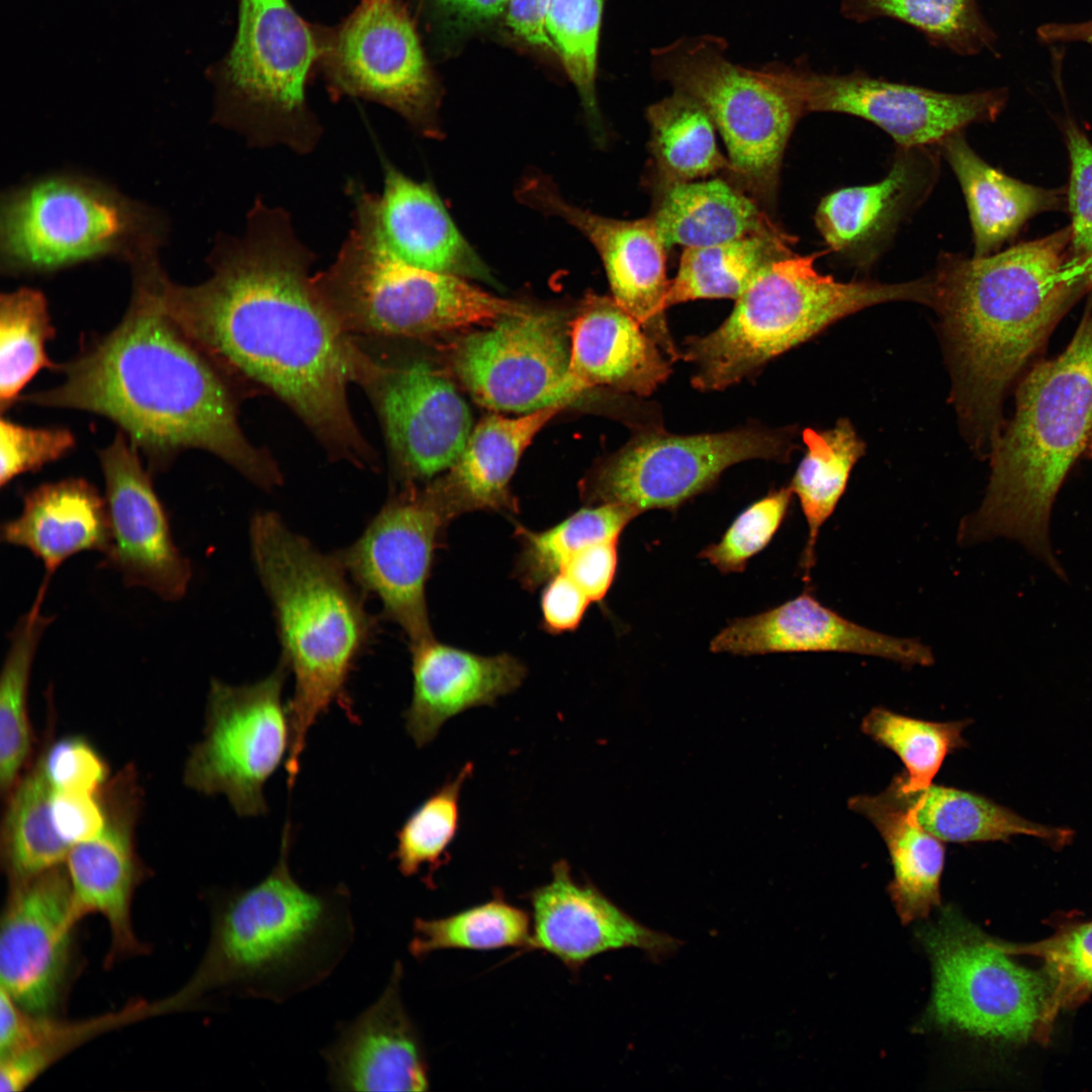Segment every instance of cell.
Here are the masks:
<instances>
[{
	"mask_svg": "<svg viewBox=\"0 0 1092 1092\" xmlns=\"http://www.w3.org/2000/svg\"><path fill=\"white\" fill-rule=\"evenodd\" d=\"M790 87L808 112L863 118L889 133L904 150L941 143L974 122L994 120L1007 99L1003 89L946 93L875 78L855 69L818 73L804 59L787 65Z\"/></svg>",
	"mask_w": 1092,
	"mask_h": 1092,
	"instance_id": "18",
	"label": "cell"
},
{
	"mask_svg": "<svg viewBox=\"0 0 1092 1092\" xmlns=\"http://www.w3.org/2000/svg\"><path fill=\"white\" fill-rule=\"evenodd\" d=\"M922 179L917 161L905 154L879 182L826 195L816 210V226L836 253L874 255L913 202Z\"/></svg>",
	"mask_w": 1092,
	"mask_h": 1092,
	"instance_id": "34",
	"label": "cell"
},
{
	"mask_svg": "<svg viewBox=\"0 0 1092 1092\" xmlns=\"http://www.w3.org/2000/svg\"><path fill=\"white\" fill-rule=\"evenodd\" d=\"M211 275L195 285L164 272L168 315L229 379L253 381L287 404L328 454L359 468L377 466L348 401L376 366L340 324L312 282L314 254L290 214L260 198L243 234L219 237Z\"/></svg>",
	"mask_w": 1092,
	"mask_h": 1092,
	"instance_id": "1",
	"label": "cell"
},
{
	"mask_svg": "<svg viewBox=\"0 0 1092 1092\" xmlns=\"http://www.w3.org/2000/svg\"><path fill=\"white\" fill-rule=\"evenodd\" d=\"M567 405L482 419L448 472L430 484L452 520L472 511L518 513L510 482L521 456L538 432Z\"/></svg>",
	"mask_w": 1092,
	"mask_h": 1092,
	"instance_id": "30",
	"label": "cell"
},
{
	"mask_svg": "<svg viewBox=\"0 0 1092 1092\" xmlns=\"http://www.w3.org/2000/svg\"><path fill=\"white\" fill-rule=\"evenodd\" d=\"M791 254L765 267L713 332L682 343L701 391L722 390L750 377L772 358L811 339L836 321L889 301L928 304L927 277L903 283L839 282L814 267L816 257Z\"/></svg>",
	"mask_w": 1092,
	"mask_h": 1092,
	"instance_id": "7",
	"label": "cell"
},
{
	"mask_svg": "<svg viewBox=\"0 0 1092 1092\" xmlns=\"http://www.w3.org/2000/svg\"><path fill=\"white\" fill-rule=\"evenodd\" d=\"M713 652H843L877 656L903 665L928 666L931 649L916 639L871 630L823 606L810 592L763 613L737 618L710 643Z\"/></svg>",
	"mask_w": 1092,
	"mask_h": 1092,
	"instance_id": "27",
	"label": "cell"
},
{
	"mask_svg": "<svg viewBox=\"0 0 1092 1092\" xmlns=\"http://www.w3.org/2000/svg\"><path fill=\"white\" fill-rule=\"evenodd\" d=\"M570 334L561 317L528 310L502 317L460 339L453 370L471 397L496 413L528 414L571 403Z\"/></svg>",
	"mask_w": 1092,
	"mask_h": 1092,
	"instance_id": "17",
	"label": "cell"
},
{
	"mask_svg": "<svg viewBox=\"0 0 1092 1092\" xmlns=\"http://www.w3.org/2000/svg\"><path fill=\"white\" fill-rule=\"evenodd\" d=\"M312 282L354 337L420 339L530 310L463 277L398 262L355 226L334 263Z\"/></svg>",
	"mask_w": 1092,
	"mask_h": 1092,
	"instance_id": "11",
	"label": "cell"
},
{
	"mask_svg": "<svg viewBox=\"0 0 1092 1092\" xmlns=\"http://www.w3.org/2000/svg\"><path fill=\"white\" fill-rule=\"evenodd\" d=\"M640 514L625 505L602 504L582 508L543 531L517 524L514 536L519 552L514 576L526 590H536L561 572L581 549L619 541L626 526Z\"/></svg>",
	"mask_w": 1092,
	"mask_h": 1092,
	"instance_id": "42",
	"label": "cell"
},
{
	"mask_svg": "<svg viewBox=\"0 0 1092 1092\" xmlns=\"http://www.w3.org/2000/svg\"><path fill=\"white\" fill-rule=\"evenodd\" d=\"M569 377L576 391L608 386L648 396L672 362L614 298L589 294L571 323Z\"/></svg>",
	"mask_w": 1092,
	"mask_h": 1092,
	"instance_id": "29",
	"label": "cell"
},
{
	"mask_svg": "<svg viewBox=\"0 0 1092 1092\" xmlns=\"http://www.w3.org/2000/svg\"><path fill=\"white\" fill-rule=\"evenodd\" d=\"M649 217L665 246L708 247L786 234L738 185L722 179L656 182Z\"/></svg>",
	"mask_w": 1092,
	"mask_h": 1092,
	"instance_id": "32",
	"label": "cell"
},
{
	"mask_svg": "<svg viewBox=\"0 0 1092 1092\" xmlns=\"http://www.w3.org/2000/svg\"><path fill=\"white\" fill-rule=\"evenodd\" d=\"M793 494L791 486L782 487L749 506L736 517L720 541L704 548L699 557L722 573L742 572L748 560L778 532Z\"/></svg>",
	"mask_w": 1092,
	"mask_h": 1092,
	"instance_id": "50",
	"label": "cell"
},
{
	"mask_svg": "<svg viewBox=\"0 0 1092 1092\" xmlns=\"http://www.w3.org/2000/svg\"><path fill=\"white\" fill-rule=\"evenodd\" d=\"M133 288L121 322L72 360L62 380L21 396L25 403L103 416L162 470L179 453H211L270 490L282 473L239 424L228 378L165 311L158 254L131 264Z\"/></svg>",
	"mask_w": 1092,
	"mask_h": 1092,
	"instance_id": "2",
	"label": "cell"
},
{
	"mask_svg": "<svg viewBox=\"0 0 1092 1092\" xmlns=\"http://www.w3.org/2000/svg\"><path fill=\"white\" fill-rule=\"evenodd\" d=\"M970 723L925 721L879 707L866 715L860 728L904 763L906 771L893 781L904 790H918L932 784L948 753L968 745L963 731Z\"/></svg>",
	"mask_w": 1092,
	"mask_h": 1092,
	"instance_id": "46",
	"label": "cell"
},
{
	"mask_svg": "<svg viewBox=\"0 0 1092 1092\" xmlns=\"http://www.w3.org/2000/svg\"><path fill=\"white\" fill-rule=\"evenodd\" d=\"M656 182H690L733 166L719 151L715 125L693 98L673 91L646 110Z\"/></svg>",
	"mask_w": 1092,
	"mask_h": 1092,
	"instance_id": "39",
	"label": "cell"
},
{
	"mask_svg": "<svg viewBox=\"0 0 1092 1092\" xmlns=\"http://www.w3.org/2000/svg\"><path fill=\"white\" fill-rule=\"evenodd\" d=\"M452 521L430 484L407 485L353 544L335 553L361 592L380 601L411 646L434 637L426 589Z\"/></svg>",
	"mask_w": 1092,
	"mask_h": 1092,
	"instance_id": "16",
	"label": "cell"
},
{
	"mask_svg": "<svg viewBox=\"0 0 1092 1092\" xmlns=\"http://www.w3.org/2000/svg\"><path fill=\"white\" fill-rule=\"evenodd\" d=\"M551 2L552 0H509L508 26L527 43L554 51L546 30Z\"/></svg>",
	"mask_w": 1092,
	"mask_h": 1092,
	"instance_id": "57",
	"label": "cell"
},
{
	"mask_svg": "<svg viewBox=\"0 0 1092 1092\" xmlns=\"http://www.w3.org/2000/svg\"><path fill=\"white\" fill-rule=\"evenodd\" d=\"M839 11L858 24L897 20L923 34L932 48L960 57L993 50L997 40L977 0H840Z\"/></svg>",
	"mask_w": 1092,
	"mask_h": 1092,
	"instance_id": "43",
	"label": "cell"
},
{
	"mask_svg": "<svg viewBox=\"0 0 1092 1092\" xmlns=\"http://www.w3.org/2000/svg\"><path fill=\"white\" fill-rule=\"evenodd\" d=\"M1 920V988L25 1011L50 1016L68 978L79 922L65 866L10 883Z\"/></svg>",
	"mask_w": 1092,
	"mask_h": 1092,
	"instance_id": "20",
	"label": "cell"
},
{
	"mask_svg": "<svg viewBox=\"0 0 1092 1092\" xmlns=\"http://www.w3.org/2000/svg\"><path fill=\"white\" fill-rule=\"evenodd\" d=\"M353 225L405 265L460 277L486 278L484 265L458 231L442 200L385 164L380 195L353 187Z\"/></svg>",
	"mask_w": 1092,
	"mask_h": 1092,
	"instance_id": "23",
	"label": "cell"
},
{
	"mask_svg": "<svg viewBox=\"0 0 1092 1092\" xmlns=\"http://www.w3.org/2000/svg\"><path fill=\"white\" fill-rule=\"evenodd\" d=\"M1070 228L1003 252L945 255L932 275L963 433L989 457L1010 386L1078 297L1090 288L1067 259Z\"/></svg>",
	"mask_w": 1092,
	"mask_h": 1092,
	"instance_id": "3",
	"label": "cell"
},
{
	"mask_svg": "<svg viewBox=\"0 0 1092 1092\" xmlns=\"http://www.w3.org/2000/svg\"><path fill=\"white\" fill-rule=\"evenodd\" d=\"M323 70L335 96L385 105L436 135L437 88L402 0H362L331 32L320 33Z\"/></svg>",
	"mask_w": 1092,
	"mask_h": 1092,
	"instance_id": "15",
	"label": "cell"
},
{
	"mask_svg": "<svg viewBox=\"0 0 1092 1092\" xmlns=\"http://www.w3.org/2000/svg\"><path fill=\"white\" fill-rule=\"evenodd\" d=\"M968 206L974 257L992 254L1033 215L1053 208L1058 193L1023 183L993 168L968 145L961 131L941 142Z\"/></svg>",
	"mask_w": 1092,
	"mask_h": 1092,
	"instance_id": "35",
	"label": "cell"
},
{
	"mask_svg": "<svg viewBox=\"0 0 1092 1092\" xmlns=\"http://www.w3.org/2000/svg\"><path fill=\"white\" fill-rule=\"evenodd\" d=\"M36 762L55 791L96 794L108 782L105 760L81 736H65L51 743Z\"/></svg>",
	"mask_w": 1092,
	"mask_h": 1092,
	"instance_id": "52",
	"label": "cell"
},
{
	"mask_svg": "<svg viewBox=\"0 0 1092 1092\" xmlns=\"http://www.w3.org/2000/svg\"><path fill=\"white\" fill-rule=\"evenodd\" d=\"M532 939L529 914L496 892L480 905L451 916L414 921L408 950L422 959L440 949L490 950L504 947L530 949Z\"/></svg>",
	"mask_w": 1092,
	"mask_h": 1092,
	"instance_id": "45",
	"label": "cell"
},
{
	"mask_svg": "<svg viewBox=\"0 0 1092 1092\" xmlns=\"http://www.w3.org/2000/svg\"><path fill=\"white\" fill-rule=\"evenodd\" d=\"M287 671L280 659L269 675L253 684L211 680L202 737L184 766L187 787L224 796L242 817L267 812L264 786L290 744L288 707L282 697Z\"/></svg>",
	"mask_w": 1092,
	"mask_h": 1092,
	"instance_id": "14",
	"label": "cell"
},
{
	"mask_svg": "<svg viewBox=\"0 0 1092 1092\" xmlns=\"http://www.w3.org/2000/svg\"><path fill=\"white\" fill-rule=\"evenodd\" d=\"M1077 267H1079V271L1088 279V281L1092 285V256L1077 263Z\"/></svg>",
	"mask_w": 1092,
	"mask_h": 1092,
	"instance_id": "60",
	"label": "cell"
},
{
	"mask_svg": "<svg viewBox=\"0 0 1092 1092\" xmlns=\"http://www.w3.org/2000/svg\"><path fill=\"white\" fill-rule=\"evenodd\" d=\"M794 238L749 236L726 243L686 248L670 281L665 306L702 298L736 300L774 261L793 254Z\"/></svg>",
	"mask_w": 1092,
	"mask_h": 1092,
	"instance_id": "37",
	"label": "cell"
},
{
	"mask_svg": "<svg viewBox=\"0 0 1092 1092\" xmlns=\"http://www.w3.org/2000/svg\"><path fill=\"white\" fill-rule=\"evenodd\" d=\"M1071 173L1069 183V208L1072 263H1079L1092 256V143L1077 126L1067 129Z\"/></svg>",
	"mask_w": 1092,
	"mask_h": 1092,
	"instance_id": "53",
	"label": "cell"
},
{
	"mask_svg": "<svg viewBox=\"0 0 1092 1092\" xmlns=\"http://www.w3.org/2000/svg\"><path fill=\"white\" fill-rule=\"evenodd\" d=\"M528 897L533 910L530 949L554 956L572 972L605 951L631 947L662 960L680 944L635 920L592 884L577 883L563 859L553 864L550 882Z\"/></svg>",
	"mask_w": 1092,
	"mask_h": 1092,
	"instance_id": "24",
	"label": "cell"
},
{
	"mask_svg": "<svg viewBox=\"0 0 1092 1092\" xmlns=\"http://www.w3.org/2000/svg\"><path fill=\"white\" fill-rule=\"evenodd\" d=\"M605 0H552L547 34L588 116L600 123L596 95L598 54Z\"/></svg>",
	"mask_w": 1092,
	"mask_h": 1092,
	"instance_id": "48",
	"label": "cell"
},
{
	"mask_svg": "<svg viewBox=\"0 0 1092 1092\" xmlns=\"http://www.w3.org/2000/svg\"><path fill=\"white\" fill-rule=\"evenodd\" d=\"M403 968L396 961L378 998L339 1024L321 1054L328 1081L341 1091H425L429 1067L421 1035L401 998Z\"/></svg>",
	"mask_w": 1092,
	"mask_h": 1092,
	"instance_id": "26",
	"label": "cell"
},
{
	"mask_svg": "<svg viewBox=\"0 0 1092 1092\" xmlns=\"http://www.w3.org/2000/svg\"><path fill=\"white\" fill-rule=\"evenodd\" d=\"M520 196L565 219L587 238L603 261L614 300L640 323L671 362L681 359L665 317L670 287L667 249L652 219L621 220L593 213L567 202L542 179L526 182Z\"/></svg>",
	"mask_w": 1092,
	"mask_h": 1092,
	"instance_id": "22",
	"label": "cell"
},
{
	"mask_svg": "<svg viewBox=\"0 0 1092 1092\" xmlns=\"http://www.w3.org/2000/svg\"><path fill=\"white\" fill-rule=\"evenodd\" d=\"M138 785L133 779L116 778L106 786V822L102 831L73 846L64 863L76 919L96 913L108 923L110 962L144 948L134 934L130 911L142 877L133 838L141 801Z\"/></svg>",
	"mask_w": 1092,
	"mask_h": 1092,
	"instance_id": "25",
	"label": "cell"
},
{
	"mask_svg": "<svg viewBox=\"0 0 1092 1092\" xmlns=\"http://www.w3.org/2000/svg\"><path fill=\"white\" fill-rule=\"evenodd\" d=\"M413 695L404 712L415 744L432 742L451 718L515 692L527 668L510 653L482 655L436 640L411 646Z\"/></svg>",
	"mask_w": 1092,
	"mask_h": 1092,
	"instance_id": "28",
	"label": "cell"
},
{
	"mask_svg": "<svg viewBox=\"0 0 1092 1092\" xmlns=\"http://www.w3.org/2000/svg\"><path fill=\"white\" fill-rule=\"evenodd\" d=\"M451 14L470 23L487 22L498 17L509 0H437Z\"/></svg>",
	"mask_w": 1092,
	"mask_h": 1092,
	"instance_id": "58",
	"label": "cell"
},
{
	"mask_svg": "<svg viewBox=\"0 0 1092 1092\" xmlns=\"http://www.w3.org/2000/svg\"><path fill=\"white\" fill-rule=\"evenodd\" d=\"M882 793L942 842H1006L1013 836L1026 835L1060 849L1070 844L1075 835L1070 828L1033 822L983 795L957 788L930 784L904 790L892 780Z\"/></svg>",
	"mask_w": 1092,
	"mask_h": 1092,
	"instance_id": "33",
	"label": "cell"
},
{
	"mask_svg": "<svg viewBox=\"0 0 1092 1092\" xmlns=\"http://www.w3.org/2000/svg\"><path fill=\"white\" fill-rule=\"evenodd\" d=\"M919 938L933 974L926 1013L931 1024L1011 1041L1046 1028V978L1013 962L1006 943L988 937L951 908L924 926Z\"/></svg>",
	"mask_w": 1092,
	"mask_h": 1092,
	"instance_id": "12",
	"label": "cell"
},
{
	"mask_svg": "<svg viewBox=\"0 0 1092 1092\" xmlns=\"http://www.w3.org/2000/svg\"><path fill=\"white\" fill-rule=\"evenodd\" d=\"M1011 953H1028L1044 963L1049 985L1046 1026L1062 1007L1075 1006L1092 993V921L1075 923L1025 946L1007 944Z\"/></svg>",
	"mask_w": 1092,
	"mask_h": 1092,
	"instance_id": "49",
	"label": "cell"
},
{
	"mask_svg": "<svg viewBox=\"0 0 1092 1092\" xmlns=\"http://www.w3.org/2000/svg\"><path fill=\"white\" fill-rule=\"evenodd\" d=\"M1044 42H1086L1092 44V20L1076 23H1048L1037 29Z\"/></svg>",
	"mask_w": 1092,
	"mask_h": 1092,
	"instance_id": "59",
	"label": "cell"
},
{
	"mask_svg": "<svg viewBox=\"0 0 1092 1092\" xmlns=\"http://www.w3.org/2000/svg\"><path fill=\"white\" fill-rule=\"evenodd\" d=\"M74 434L65 428H33L0 420V485L39 470L57 461L75 446Z\"/></svg>",
	"mask_w": 1092,
	"mask_h": 1092,
	"instance_id": "51",
	"label": "cell"
},
{
	"mask_svg": "<svg viewBox=\"0 0 1092 1092\" xmlns=\"http://www.w3.org/2000/svg\"><path fill=\"white\" fill-rule=\"evenodd\" d=\"M1 541L28 550L46 569L44 581L71 556L84 551L103 555L110 544L106 504L84 478L48 482L23 497L20 515L1 525Z\"/></svg>",
	"mask_w": 1092,
	"mask_h": 1092,
	"instance_id": "31",
	"label": "cell"
},
{
	"mask_svg": "<svg viewBox=\"0 0 1092 1092\" xmlns=\"http://www.w3.org/2000/svg\"><path fill=\"white\" fill-rule=\"evenodd\" d=\"M55 336L41 291L21 287L0 297V406L4 414L43 368L57 369L46 352Z\"/></svg>",
	"mask_w": 1092,
	"mask_h": 1092,
	"instance_id": "44",
	"label": "cell"
},
{
	"mask_svg": "<svg viewBox=\"0 0 1092 1092\" xmlns=\"http://www.w3.org/2000/svg\"><path fill=\"white\" fill-rule=\"evenodd\" d=\"M472 770L473 764L467 762L454 779L422 802L397 831L393 858L404 877L426 868V882L431 886L433 874L449 858L460 823L461 790Z\"/></svg>",
	"mask_w": 1092,
	"mask_h": 1092,
	"instance_id": "47",
	"label": "cell"
},
{
	"mask_svg": "<svg viewBox=\"0 0 1092 1092\" xmlns=\"http://www.w3.org/2000/svg\"><path fill=\"white\" fill-rule=\"evenodd\" d=\"M617 567L618 540H615L581 549L559 573L569 577L592 603H601L614 582Z\"/></svg>",
	"mask_w": 1092,
	"mask_h": 1092,
	"instance_id": "55",
	"label": "cell"
},
{
	"mask_svg": "<svg viewBox=\"0 0 1092 1092\" xmlns=\"http://www.w3.org/2000/svg\"><path fill=\"white\" fill-rule=\"evenodd\" d=\"M48 587L40 585L33 605L9 634L0 676V788L5 797L24 774L32 750L27 699L40 638L54 617L41 613Z\"/></svg>",
	"mask_w": 1092,
	"mask_h": 1092,
	"instance_id": "40",
	"label": "cell"
},
{
	"mask_svg": "<svg viewBox=\"0 0 1092 1092\" xmlns=\"http://www.w3.org/2000/svg\"><path fill=\"white\" fill-rule=\"evenodd\" d=\"M54 789L35 762L4 797L1 857L10 883L63 866L71 847L52 815Z\"/></svg>",
	"mask_w": 1092,
	"mask_h": 1092,
	"instance_id": "41",
	"label": "cell"
},
{
	"mask_svg": "<svg viewBox=\"0 0 1092 1092\" xmlns=\"http://www.w3.org/2000/svg\"><path fill=\"white\" fill-rule=\"evenodd\" d=\"M52 815L59 835L71 848L90 840L106 822L102 790L96 794L54 790Z\"/></svg>",
	"mask_w": 1092,
	"mask_h": 1092,
	"instance_id": "54",
	"label": "cell"
},
{
	"mask_svg": "<svg viewBox=\"0 0 1092 1092\" xmlns=\"http://www.w3.org/2000/svg\"><path fill=\"white\" fill-rule=\"evenodd\" d=\"M803 441L807 451L790 486L799 498L807 522L808 534L801 566L803 579L810 582L820 529L843 495L850 472L864 454L866 446L851 423L844 419L830 430L816 432L806 429Z\"/></svg>",
	"mask_w": 1092,
	"mask_h": 1092,
	"instance_id": "38",
	"label": "cell"
},
{
	"mask_svg": "<svg viewBox=\"0 0 1092 1092\" xmlns=\"http://www.w3.org/2000/svg\"><path fill=\"white\" fill-rule=\"evenodd\" d=\"M1092 454V301L1065 350L1019 381L1015 411L989 455L990 478L963 542L1015 539L1064 575L1049 541L1056 496L1076 462Z\"/></svg>",
	"mask_w": 1092,
	"mask_h": 1092,
	"instance_id": "4",
	"label": "cell"
},
{
	"mask_svg": "<svg viewBox=\"0 0 1092 1092\" xmlns=\"http://www.w3.org/2000/svg\"><path fill=\"white\" fill-rule=\"evenodd\" d=\"M253 561L271 602L281 660L294 678L287 704L290 744L285 760L291 788L307 735L346 686L376 628L362 593L335 553L325 554L273 512L251 520ZM347 702V701H346Z\"/></svg>",
	"mask_w": 1092,
	"mask_h": 1092,
	"instance_id": "5",
	"label": "cell"
},
{
	"mask_svg": "<svg viewBox=\"0 0 1092 1092\" xmlns=\"http://www.w3.org/2000/svg\"><path fill=\"white\" fill-rule=\"evenodd\" d=\"M795 448L792 429L688 436L645 429L596 469L582 493L588 506L673 511L713 486L728 467L751 459L787 461Z\"/></svg>",
	"mask_w": 1092,
	"mask_h": 1092,
	"instance_id": "13",
	"label": "cell"
},
{
	"mask_svg": "<svg viewBox=\"0 0 1092 1092\" xmlns=\"http://www.w3.org/2000/svg\"><path fill=\"white\" fill-rule=\"evenodd\" d=\"M850 810L869 819L887 845L894 878L889 893L904 924L924 919L940 906L939 884L944 866L942 841L925 831L883 793L857 795Z\"/></svg>",
	"mask_w": 1092,
	"mask_h": 1092,
	"instance_id": "36",
	"label": "cell"
},
{
	"mask_svg": "<svg viewBox=\"0 0 1092 1092\" xmlns=\"http://www.w3.org/2000/svg\"><path fill=\"white\" fill-rule=\"evenodd\" d=\"M164 232L156 212L109 185L49 175L3 194L1 269L46 274L111 256L131 264L158 252Z\"/></svg>",
	"mask_w": 1092,
	"mask_h": 1092,
	"instance_id": "9",
	"label": "cell"
},
{
	"mask_svg": "<svg viewBox=\"0 0 1092 1092\" xmlns=\"http://www.w3.org/2000/svg\"><path fill=\"white\" fill-rule=\"evenodd\" d=\"M105 482L110 544L102 567H111L128 586L146 587L165 601L182 599L191 565L176 546L169 517L139 449L122 433L99 453Z\"/></svg>",
	"mask_w": 1092,
	"mask_h": 1092,
	"instance_id": "21",
	"label": "cell"
},
{
	"mask_svg": "<svg viewBox=\"0 0 1092 1092\" xmlns=\"http://www.w3.org/2000/svg\"><path fill=\"white\" fill-rule=\"evenodd\" d=\"M320 55V33L288 0H239L233 43L207 72L216 120L251 146L311 152L322 127L308 108L305 88Z\"/></svg>",
	"mask_w": 1092,
	"mask_h": 1092,
	"instance_id": "8",
	"label": "cell"
},
{
	"mask_svg": "<svg viewBox=\"0 0 1092 1092\" xmlns=\"http://www.w3.org/2000/svg\"><path fill=\"white\" fill-rule=\"evenodd\" d=\"M651 68L707 111L725 143L735 182L759 204L772 206L788 141L806 113L779 63L740 66L728 57L725 39L702 34L654 49Z\"/></svg>",
	"mask_w": 1092,
	"mask_h": 1092,
	"instance_id": "10",
	"label": "cell"
},
{
	"mask_svg": "<svg viewBox=\"0 0 1092 1092\" xmlns=\"http://www.w3.org/2000/svg\"><path fill=\"white\" fill-rule=\"evenodd\" d=\"M288 851L286 827L270 873L217 900L188 995L229 992L283 1003L323 983L347 956L356 932L349 891L303 888L290 871Z\"/></svg>",
	"mask_w": 1092,
	"mask_h": 1092,
	"instance_id": "6",
	"label": "cell"
},
{
	"mask_svg": "<svg viewBox=\"0 0 1092 1092\" xmlns=\"http://www.w3.org/2000/svg\"><path fill=\"white\" fill-rule=\"evenodd\" d=\"M590 600L565 574L550 578L541 592V624L544 631L558 635L580 625Z\"/></svg>",
	"mask_w": 1092,
	"mask_h": 1092,
	"instance_id": "56",
	"label": "cell"
},
{
	"mask_svg": "<svg viewBox=\"0 0 1092 1092\" xmlns=\"http://www.w3.org/2000/svg\"><path fill=\"white\" fill-rule=\"evenodd\" d=\"M377 361L362 387L379 417L396 477L410 485L448 470L472 431L465 399L428 363Z\"/></svg>",
	"mask_w": 1092,
	"mask_h": 1092,
	"instance_id": "19",
	"label": "cell"
}]
</instances>
